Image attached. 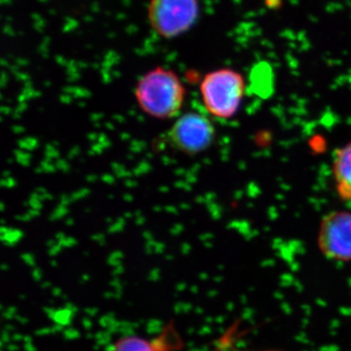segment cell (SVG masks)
<instances>
[{
  "label": "cell",
  "mask_w": 351,
  "mask_h": 351,
  "mask_svg": "<svg viewBox=\"0 0 351 351\" xmlns=\"http://www.w3.org/2000/svg\"><path fill=\"white\" fill-rule=\"evenodd\" d=\"M184 348V339L171 320L152 338L127 335L117 339L108 351H181Z\"/></svg>",
  "instance_id": "8992f818"
},
{
  "label": "cell",
  "mask_w": 351,
  "mask_h": 351,
  "mask_svg": "<svg viewBox=\"0 0 351 351\" xmlns=\"http://www.w3.org/2000/svg\"><path fill=\"white\" fill-rule=\"evenodd\" d=\"M332 172L339 197L351 200V142L339 147L332 157Z\"/></svg>",
  "instance_id": "52a82bcc"
},
{
  "label": "cell",
  "mask_w": 351,
  "mask_h": 351,
  "mask_svg": "<svg viewBox=\"0 0 351 351\" xmlns=\"http://www.w3.org/2000/svg\"><path fill=\"white\" fill-rule=\"evenodd\" d=\"M199 14V0H149L147 16L157 36L172 39L189 32Z\"/></svg>",
  "instance_id": "3957f363"
},
{
  "label": "cell",
  "mask_w": 351,
  "mask_h": 351,
  "mask_svg": "<svg viewBox=\"0 0 351 351\" xmlns=\"http://www.w3.org/2000/svg\"><path fill=\"white\" fill-rule=\"evenodd\" d=\"M216 130L211 120L199 112L179 115L165 135V141L175 151L196 156L213 145Z\"/></svg>",
  "instance_id": "277c9868"
},
{
  "label": "cell",
  "mask_w": 351,
  "mask_h": 351,
  "mask_svg": "<svg viewBox=\"0 0 351 351\" xmlns=\"http://www.w3.org/2000/svg\"><path fill=\"white\" fill-rule=\"evenodd\" d=\"M200 95L208 113L230 119L239 112L245 93L243 75L232 69L210 71L200 83Z\"/></svg>",
  "instance_id": "7a4b0ae2"
},
{
  "label": "cell",
  "mask_w": 351,
  "mask_h": 351,
  "mask_svg": "<svg viewBox=\"0 0 351 351\" xmlns=\"http://www.w3.org/2000/svg\"><path fill=\"white\" fill-rule=\"evenodd\" d=\"M186 88L172 69L156 66L138 80L135 98L141 110L154 119L167 120L179 117Z\"/></svg>",
  "instance_id": "6da1fadb"
},
{
  "label": "cell",
  "mask_w": 351,
  "mask_h": 351,
  "mask_svg": "<svg viewBox=\"0 0 351 351\" xmlns=\"http://www.w3.org/2000/svg\"><path fill=\"white\" fill-rule=\"evenodd\" d=\"M321 253L330 260L351 261V213L332 211L321 221L317 237Z\"/></svg>",
  "instance_id": "5b68a950"
}]
</instances>
